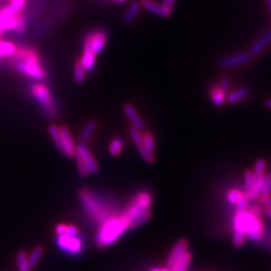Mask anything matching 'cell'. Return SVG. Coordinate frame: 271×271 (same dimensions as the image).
<instances>
[{
	"instance_id": "1",
	"label": "cell",
	"mask_w": 271,
	"mask_h": 271,
	"mask_svg": "<svg viewBox=\"0 0 271 271\" xmlns=\"http://www.w3.org/2000/svg\"><path fill=\"white\" fill-rule=\"evenodd\" d=\"M78 197L84 209L95 223L102 224L111 216L116 215L114 205H109L106 200L88 189H82L79 191Z\"/></svg>"
},
{
	"instance_id": "2",
	"label": "cell",
	"mask_w": 271,
	"mask_h": 271,
	"mask_svg": "<svg viewBox=\"0 0 271 271\" xmlns=\"http://www.w3.org/2000/svg\"><path fill=\"white\" fill-rule=\"evenodd\" d=\"M130 222L131 220L124 213L111 216L101 224L95 236V243L102 248L113 244L127 229H130Z\"/></svg>"
},
{
	"instance_id": "3",
	"label": "cell",
	"mask_w": 271,
	"mask_h": 271,
	"mask_svg": "<svg viewBox=\"0 0 271 271\" xmlns=\"http://www.w3.org/2000/svg\"><path fill=\"white\" fill-rule=\"evenodd\" d=\"M13 62L15 69L31 78L42 81L46 76L45 70L40 65L39 55L35 49H17L13 54Z\"/></svg>"
},
{
	"instance_id": "4",
	"label": "cell",
	"mask_w": 271,
	"mask_h": 271,
	"mask_svg": "<svg viewBox=\"0 0 271 271\" xmlns=\"http://www.w3.org/2000/svg\"><path fill=\"white\" fill-rule=\"evenodd\" d=\"M30 90L41 106L44 113L49 117H54L56 114V108L50 89L42 84H34L31 86Z\"/></svg>"
},
{
	"instance_id": "5",
	"label": "cell",
	"mask_w": 271,
	"mask_h": 271,
	"mask_svg": "<svg viewBox=\"0 0 271 271\" xmlns=\"http://www.w3.org/2000/svg\"><path fill=\"white\" fill-rule=\"evenodd\" d=\"M244 230L245 235L252 241L259 242L262 240L264 227L260 216L255 215L248 210L244 212Z\"/></svg>"
},
{
	"instance_id": "6",
	"label": "cell",
	"mask_w": 271,
	"mask_h": 271,
	"mask_svg": "<svg viewBox=\"0 0 271 271\" xmlns=\"http://www.w3.org/2000/svg\"><path fill=\"white\" fill-rule=\"evenodd\" d=\"M108 40V34L103 29L94 30L87 35L84 40V49L90 50L94 54L102 53Z\"/></svg>"
},
{
	"instance_id": "7",
	"label": "cell",
	"mask_w": 271,
	"mask_h": 271,
	"mask_svg": "<svg viewBox=\"0 0 271 271\" xmlns=\"http://www.w3.org/2000/svg\"><path fill=\"white\" fill-rule=\"evenodd\" d=\"M56 242L60 249L68 252L71 255H76L83 249V241L77 236L60 235L57 236Z\"/></svg>"
},
{
	"instance_id": "8",
	"label": "cell",
	"mask_w": 271,
	"mask_h": 271,
	"mask_svg": "<svg viewBox=\"0 0 271 271\" xmlns=\"http://www.w3.org/2000/svg\"><path fill=\"white\" fill-rule=\"evenodd\" d=\"M244 230V212H236L233 219V245L241 247L245 242Z\"/></svg>"
},
{
	"instance_id": "9",
	"label": "cell",
	"mask_w": 271,
	"mask_h": 271,
	"mask_svg": "<svg viewBox=\"0 0 271 271\" xmlns=\"http://www.w3.org/2000/svg\"><path fill=\"white\" fill-rule=\"evenodd\" d=\"M251 55L249 53H240L230 56H225L219 60V67L221 69H232L241 65H245L251 59Z\"/></svg>"
},
{
	"instance_id": "10",
	"label": "cell",
	"mask_w": 271,
	"mask_h": 271,
	"mask_svg": "<svg viewBox=\"0 0 271 271\" xmlns=\"http://www.w3.org/2000/svg\"><path fill=\"white\" fill-rule=\"evenodd\" d=\"M188 247H189V243L186 239H181V240H179L173 246V249L171 250L167 260V265L169 269H171L175 264H176V262L183 256L184 253L188 251Z\"/></svg>"
},
{
	"instance_id": "11",
	"label": "cell",
	"mask_w": 271,
	"mask_h": 271,
	"mask_svg": "<svg viewBox=\"0 0 271 271\" xmlns=\"http://www.w3.org/2000/svg\"><path fill=\"white\" fill-rule=\"evenodd\" d=\"M76 152L82 157L90 173H95L99 171V165L97 163V160H95L91 152L85 144L78 145L76 147Z\"/></svg>"
},
{
	"instance_id": "12",
	"label": "cell",
	"mask_w": 271,
	"mask_h": 271,
	"mask_svg": "<svg viewBox=\"0 0 271 271\" xmlns=\"http://www.w3.org/2000/svg\"><path fill=\"white\" fill-rule=\"evenodd\" d=\"M60 134H61V141L63 146V153L67 154L70 157H73L76 151V147L69 126H61Z\"/></svg>"
},
{
	"instance_id": "13",
	"label": "cell",
	"mask_w": 271,
	"mask_h": 271,
	"mask_svg": "<svg viewBox=\"0 0 271 271\" xmlns=\"http://www.w3.org/2000/svg\"><path fill=\"white\" fill-rule=\"evenodd\" d=\"M141 5L146 10H148L156 15H159V17H161V18H167L170 17V14H171L170 10L165 8L163 5L155 2L154 0H141Z\"/></svg>"
},
{
	"instance_id": "14",
	"label": "cell",
	"mask_w": 271,
	"mask_h": 271,
	"mask_svg": "<svg viewBox=\"0 0 271 271\" xmlns=\"http://www.w3.org/2000/svg\"><path fill=\"white\" fill-rule=\"evenodd\" d=\"M124 111L126 116L127 117V119L130 120V122L133 124V126L137 127L140 131L145 129V124L143 122L142 118L139 116L137 109L134 108L133 105L131 104H126L124 107Z\"/></svg>"
},
{
	"instance_id": "15",
	"label": "cell",
	"mask_w": 271,
	"mask_h": 271,
	"mask_svg": "<svg viewBox=\"0 0 271 271\" xmlns=\"http://www.w3.org/2000/svg\"><path fill=\"white\" fill-rule=\"evenodd\" d=\"M271 43V31H267L261 37H259L256 42H255L250 49V55L251 56H257L260 54L264 50L265 47Z\"/></svg>"
},
{
	"instance_id": "16",
	"label": "cell",
	"mask_w": 271,
	"mask_h": 271,
	"mask_svg": "<svg viewBox=\"0 0 271 271\" xmlns=\"http://www.w3.org/2000/svg\"><path fill=\"white\" fill-rule=\"evenodd\" d=\"M95 59H97V54H94L90 50L84 49V54L78 61L87 72H91L95 67Z\"/></svg>"
},
{
	"instance_id": "17",
	"label": "cell",
	"mask_w": 271,
	"mask_h": 271,
	"mask_svg": "<svg viewBox=\"0 0 271 271\" xmlns=\"http://www.w3.org/2000/svg\"><path fill=\"white\" fill-rule=\"evenodd\" d=\"M249 90L247 88H240L238 90H235L233 91H231L230 93H228V95H226V101L233 105L236 104L238 102H241L242 100L246 99L249 95Z\"/></svg>"
},
{
	"instance_id": "18",
	"label": "cell",
	"mask_w": 271,
	"mask_h": 271,
	"mask_svg": "<svg viewBox=\"0 0 271 271\" xmlns=\"http://www.w3.org/2000/svg\"><path fill=\"white\" fill-rule=\"evenodd\" d=\"M264 175L261 176H255V182L254 185L251 189L250 192L247 194V199L248 200H256L260 195H261V190L264 182Z\"/></svg>"
},
{
	"instance_id": "19",
	"label": "cell",
	"mask_w": 271,
	"mask_h": 271,
	"mask_svg": "<svg viewBox=\"0 0 271 271\" xmlns=\"http://www.w3.org/2000/svg\"><path fill=\"white\" fill-rule=\"evenodd\" d=\"M141 2L140 1H135L131 4V6L129 7V9L126 10L125 18H124V22L126 24H131L137 18V15L140 12L141 9Z\"/></svg>"
},
{
	"instance_id": "20",
	"label": "cell",
	"mask_w": 271,
	"mask_h": 271,
	"mask_svg": "<svg viewBox=\"0 0 271 271\" xmlns=\"http://www.w3.org/2000/svg\"><path fill=\"white\" fill-rule=\"evenodd\" d=\"M192 260V255L189 251L184 253L183 256L176 262L170 270L171 271H187L189 268V265Z\"/></svg>"
},
{
	"instance_id": "21",
	"label": "cell",
	"mask_w": 271,
	"mask_h": 271,
	"mask_svg": "<svg viewBox=\"0 0 271 271\" xmlns=\"http://www.w3.org/2000/svg\"><path fill=\"white\" fill-rule=\"evenodd\" d=\"M210 98H211L213 105H215L216 107H221L226 101V93L223 91L219 87H215V88H212V90L210 91Z\"/></svg>"
},
{
	"instance_id": "22",
	"label": "cell",
	"mask_w": 271,
	"mask_h": 271,
	"mask_svg": "<svg viewBox=\"0 0 271 271\" xmlns=\"http://www.w3.org/2000/svg\"><path fill=\"white\" fill-rule=\"evenodd\" d=\"M49 132L51 137L53 138L56 148L59 152L63 153V146H62V141H61V134H60V127L55 125H51L49 127Z\"/></svg>"
},
{
	"instance_id": "23",
	"label": "cell",
	"mask_w": 271,
	"mask_h": 271,
	"mask_svg": "<svg viewBox=\"0 0 271 271\" xmlns=\"http://www.w3.org/2000/svg\"><path fill=\"white\" fill-rule=\"evenodd\" d=\"M151 216H152L151 212L147 211V212H144V213H142V214L134 217L130 223V229H136L142 225H144L145 223H147L150 220Z\"/></svg>"
},
{
	"instance_id": "24",
	"label": "cell",
	"mask_w": 271,
	"mask_h": 271,
	"mask_svg": "<svg viewBox=\"0 0 271 271\" xmlns=\"http://www.w3.org/2000/svg\"><path fill=\"white\" fill-rule=\"evenodd\" d=\"M42 254H43V248L41 246H37L28 255L27 261H28V265L31 269L36 266V264L38 263V261L40 260V258L42 256Z\"/></svg>"
},
{
	"instance_id": "25",
	"label": "cell",
	"mask_w": 271,
	"mask_h": 271,
	"mask_svg": "<svg viewBox=\"0 0 271 271\" xmlns=\"http://www.w3.org/2000/svg\"><path fill=\"white\" fill-rule=\"evenodd\" d=\"M17 51V46L10 41L0 40V57L12 56Z\"/></svg>"
},
{
	"instance_id": "26",
	"label": "cell",
	"mask_w": 271,
	"mask_h": 271,
	"mask_svg": "<svg viewBox=\"0 0 271 271\" xmlns=\"http://www.w3.org/2000/svg\"><path fill=\"white\" fill-rule=\"evenodd\" d=\"M142 145L144 146L148 151L155 154L156 144H155L154 137L150 132H145L144 134L142 135Z\"/></svg>"
},
{
	"instance_id": "27",
	"label": "cell",
	"mask_w": 271,
	"mask_h": 271,
	"mask_svg": "<svg viewBox=\"0 0 271 271\" xmlns=\"http://www.w3.org/2000/svg\"><path fill=\"white\" fill-rule=\"evenodd\" d=\"M97 126H98V124L94 120H90L87 123V125L85 126L84 130L82 132V136H81L82 140L84 142H87L91 138L93 132L95 131V129H97Z\"/></svg>"
},
{
	"instance_id": "28",
	"label": "cell",
	"mask_w": 271,
	"mask_h": 271,
	"mask_svg": "<svg viewBox=\"0 0 271 271\" xmlns=\"http://www.w3.org/2000/svg\"><path fill=\"white\" fill-rule=\"evenodd\" d=\"M124 149V141L121 138H115L109 144V154L114 157L119 156Z\"/></svg>"
},
{
	"instance_id": "29",
	"label": "cell",
	"mask_w": 271,
	"mask_h": 271,
	"mask_svg": "<svg viewBox=\"0 0 271 271\" xmlns=\"http://www.w3.org/2000/svg\"><path fill=\"white\" fill-rule=\"evenodd\" d=\"M27 257H28V254L25 251H20L18 254L17 264L19 271H31V268L28 265Z\"/></svg>"
},
{
	"instance_id": "30",
	"label": "cell",
	"mask_w": 271,
	"mask_h": 271,
	"mask_svg": "<svg viewBox=\"0 0 271 271\" xmlns=\"http://www.w3.org/2000/svg\"><path fill=\"white\" fill-rule=\"evenodd\" d=\"M87 75V72L86 70L83 68V66L81 65V62L78 60L75 62L74 65V71H73V78H74V82L81 84L85 81Z\"/></svg>"
},
{
	"instance_id": "31",
	"label": "cell",
	"mask_w": 271,
	"mask_h": 271,
	"mask_svg": "<svg viewBox=\"0 0 271 271\" xmlns=\"http://www.w3.org/2000/svg\"><path fill=\"white\" fill-rule=\"evenodd\" d=\"M255 182V175L253 171L247 170L244 174V194L247 196V194L250 192L253 185Z\"/></svg>"
},
{
	"instance_id": "32",
	"label": "cell",
	"mask_w": 271,
	"mask_h": 271,
	"mask_svg": "<svg viewBox=\"0 0 271 271\" xmlns=\"http://www.w3.org/2000/svg\"><path fill=\"white\" fill-rule=\"evenodd\" d=\"M244 197H246V195L239 189H231L227 193V200L234 205H236L238 201H240Z\"/></svg>"
},
{
	"instance_id": "33",
	"label": "cell",
	"mask_w": 271,
	"mask_h": 271,
	"mask_svg": "<svg viewBox=\"0 0 271 271\" xmlns=\"http://www.w3.org/2000/svg\"><path fill=\"white\" fill-rule=\"evenodd\" d=\"M137 149H138L141 157L144 159V161H146L149 164H152V163L155 162L156 157H155L154 153H151L150 151H148L142 144L137 145Z\"/></svg>"
},
{
	"instance_id": "34",
	"label": "cell",
	"mask_w": 271,
	"mask_h": 271,
	"mask_svg": "<svg viewBox=\"0 0 271 271\" xmlns=\"http://www.w3.org/2000/svg\"><path fill=\"white\" fill-rule=\"evenodd\" d=\"M74 156H75V159H76V165H77V170H78L79 175H81L82 177H88L90 172H89L84 160L82 159V157L79 156V154L76 151H75Z\"/></svg>"
},
{
	"instance_id": "35",
	"label": "cell",
	"mask_w": 271,
	"mask_h": 271,
	"mask_svg": "<svg viewBox=\"0 0 271 271\" xmlns=\"http://www.w3.org/2000/svg\"><path fill=\"white\" fill-rule=\"evenodd\" d=\"M271 195V176L268 174L267 176L264 177V182L261 190V199L270 197Z\"/></svg>"
},
{
	"instance_id": "36",
	"label": "cell",
	"mask_w": 271,
	"mask_h": 271,
	"mask_svg": "<svg viewBox=\"0 0 271 271\" xmlns=\"http://www.w3.org/2000/svg\"><path fill=\"white\" fill-rule=\"evenodd\" d=\"M266 167H267V164L264 159H258L256 163H255V165H254L253 173L255 176H261V175H264Z\"/></svg>"
},
{
	"instance_id": "37",
	"label": "cell",
	"mask_w": 271,
	"mask_h": 271,
	"mask_svg": "<svg viewBox=\"0 0 271 271\" xmlns=\"http://www.w3.org/2000/svg\"><path fill=\"white\" fill-rule=\"evenodd\" d=\"M130 136H131V139L135 143L136 146L142 144V134H141V131L139 129H137V127H135V126L131 127V129H130Z\"/></svg>"
},
{
	"instance_id": "38",
	"label": "cell",
	"mask_w": 271,
	"mask_h": 271,
	"mask_svg": "<svg viewBox=\"0 0 271 271\" xmlns=\"http://www.w3.org/2000/svg\"><path fill=\"white\" fill-rule=\"evenodd\" d=\"M26 29V22H25V18L21 13H19V17H18V22L17 27H15V33L18 34H23Z\"/></svg>"
},
{
	"instance_id": "39",
	"label": "cell",
	"mask_w": 271,
	"mask_h": 271,
	"mask_svg": "<svg viewBox=\"0 0 271 271\" xmlns=\"http://www.w3.org/2000/svg\"><path fill=\"white\" fill-rule=\"evenodd\" d=\"M248 209V199L247 197L242 198L236 204V212H245Z\"/></svg>"
},
{
	"instance_id": "40",
	"label": "cell",
	"mask_w": 271,
	"mask_h": 271,
	"mask_svg": "<svg viewBox=\"0 0 271 271\" xmlns=\"http://www.w3.org/2000/svg\"><path fill=\"white\" fill-rule=\"evenodd\" d=\"M219 88L226 93L229 90V88H230V77L227 76V75L222 76Z\"/></svg>"
},
{
	"instance_id": "41",
	"label": "cell",
	"mask_w": 271,
	"mask_h": 271,
	"mask_svg": "<svg viewBox=\"0 0 271 271\" xmlns=\"http://www.w3.org/2000/svg\"><path fill=\"white\" fill-rule=\"evenodd\" d=\"M77 234H78V229H77L76 226H74V225H67L66 235L77 236Z\"/></svg>"
},
{
	"instance_id": "42",
	"label": "cell",
	"mask_w": 271,
	"mask_h": 271,
	"mask_svg": "<svg viewBox=\"0 0 271 271\" xmlns=\"http://www.w3.org/2000/svg\"><path fill=\"white\" fill-rule=\"evenodd\" d=\"M175 2H176V0H163V6L165 8H167L168 10L172 11L174 6H175Z\"/></svg>"
},
{
	"instance_id": "43",
	"label": "cell",
	"mask_w": 271,
	"mask_h": 271,
	"mask_svg": "<svg viewBox=\"0 0 271 271\" xmlns=\"http://www.w3.org/2000/svg\"><path fill=\"white\" fill-rule=\"evenodd\" d=\"M66 229H67V224H58L55 227V233L57 234V236L65 235L66 234Z\"/></svg>"
},
{
	"instance_id": "44",
	"label": "cell",
	"mask_w": 271,
	"mask_h": 271,
	"mask_svg": "<svg viewBox=\"0 0 271 271\" xmlns=\"http://www.w3.org/2000/svg\"><path fill=\"white\" fill-rule=\"evenodd\" d=\"M262 203L267 207V208L271 209V197H267V198H264V199H261Z\"/></svg>"
},
{
	"instance_id": "45",
	"label": "cell",
	"mask_w": 271,
	"mask_h": 271,
	"mask_svg": "<svg viewBox=\"0 0 271 271\" xmlns=\"http://www.w3.org/2000/svg\"><path fill=\"white\" fill-rule=\"evenodd\" d=\"M150 271H171L169 268H154L151 269Z\"/></svg>"
},
{
	"instance_id": "46",
	"label": "cell",
	"mask_w": 271,
	"mask_h": 271,
	"mask_svg": "<svg viewBox=\"0 0 271 271\" xmlns=\"http://www.w3.org/2000/svg\"><path fill=\"white\" fill-rule=\"evenodd\" d=\"M264 213L266 214L267 217H269L271 219V209H269V208H267V207H266L265 210H264Z\"/></svg>"
},
{
	"instance_id": "47",
	"label": "cell",
	"mask_w": 271,
	"mask_h": 271,
	"mask_svg": "<svg viewBox=\"0 0 271 271\" xmlns=\"http://www.w3.org/2000/svg\"><path fill=\"white\" fill-rule=\"evenodd\" d=\"M265 107L268 108H271V99L266 100V102H265Z\"/></svg>"
},
{
	"instance_id": "48",
	"label": "cell",
	"mask_w": 271,
	"mask_h": 271,
	"mask_svg": "<svg viewBox=\"0 0 271 271\" xmlns=\"http://www.w3.org/2000/svg\"><path fill=\"white\" fill-rule=\"evenodd\" d=\"M267 2H268V7H269V10H270V14H271V0H267Z\"/></svg>"
},
{
	"instance_id": "49",
	"label": "cell",
	"mask_w": 271,
	"mask_h": 271,
	"mask_svg": "<svg viewBox=\"0 0 271 271\" xmlns=\"http://www.w3.org/2000/svg\"><path fill=\"white\" fill-rule=\"evenodd\" d=\"M113 1H119V2H123L125 0H113Z\"/></svg>"
},
{
	"instance_id": "50",
	"label": "cell",
	"mask_w": 271,
	"mask_h": 271,
	"mask_svg": "<svg viewBox=\"0 0 271 271\" xmlns=\"http://www.w3.org/2000/svg\"><path fill=\"white\" fill-rule=\"evenodd\" d=\"M269 175L271 176V169H270V172H269Z\"/></svg>"
},
{
	"instance_id": "51",
	"label": "cell",
	"mask_w": 271,
	"mask_h": 271,
	"mask_svg": "<svg viewBox=\"0 0 271 271\" xmlns=\"http://www.w3.org/2000/svg\"><path fill=\"white\" fill-rule=\"evenodd\" d=\"M0 1H1V0H0Z\"/></svg>"
}]
</instances>
